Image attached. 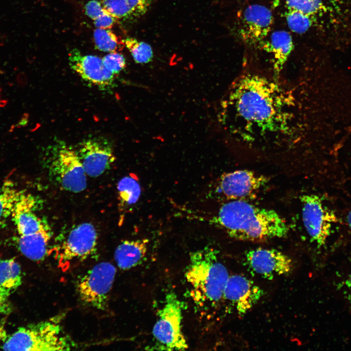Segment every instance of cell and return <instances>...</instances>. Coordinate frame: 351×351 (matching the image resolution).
<instances>
[{"label":"cell","instance_id":"7a4b0ae2","mask_svg":"<svg viewBox=\"0 0 351 351\" xmlns=\"http://www.w3.org/2000/svg\"><path fill=\"white\" fill-rule=\"evenodd\" d=\"M234 239L263 241L281 238L288 233L285 220L275 211L253 205L244 200L223 204L211 221Z\"/></svg>","mask_w":351,"mask_h":351},{"label":"cell","instance_id":"83f0119b","mask_svg":"<svg viewBox=\"0 0 351 351\" xmlns=\"http://www.w3.org/2000/svg\"><path fill=\"white\" fill-rule=\"evenodd\" d=\"M102 59L105 67L114 75L118 74L126 66L124 57L118 52L110 53Z\"/></svg>","mask_w":351,"mask_h":351},{"label":"cell","instance_id":"44dd1931","mask_svg":"<svg viewBox=\"0 0 351 351\" xmlns=\"http://www.w3.org/2000/svg\"><path fill=\"white\" fill-rule=\"evenodd\" d=\"M51 233L47 229L25 235H19L18 248L27 258L33 261L42 260L48 254Z\"/></svg>","mask_w":351,"mask_h":351},{"label":"cell","instance_id":"e0dca14e","mask_svg":"<svg viewBox=\"0 0 351 351\" xmlns=\"http://www.w3.org/2000/svg\"><path fill=\"white\" fill-rule=\"evenodd\" d=\"M35 204V198L24 191L11 215L19 235H28L47 229L34 213Z\"/></svg>","mask_w":351,"mask_h":351},{"label":"cell","instance_id":"d6a6232c","mask_svg":"<svg viewBox=\"0 0 351 351\" xmlns=\"http://www.w3.org/2000/svg\"><path fill=\"white\" fill-rule=\"evenodd\" d=\"M6 338L5 332L4 331L3 327L0 323V341L1 340L4 341Z\"/></svg>","mask_w":351,"mask_h":351},{"label":"cell","instance_id":"1f68e13d","mask_svg":"<svg viewBox=\"0 0 351 351\" xmlns=\"http://www.w3.org/2000/svg\"><path fill=\"white\" fill-rule=\"evenodd\" d=\"M344 291L347 299L351 302V271L344 282Z\"/></svg>","mask_w":351,"mask_h":351},{"label":"cell","instance_id":"cb8c5ba5","mask_svg":"<svg viewBox=\"0 0 351 351\" xmlns=\"http://www.w3.org/2000/svg\"><path fill=\"white\" fill-rule=\"evenodd\" d=\"M23 192L18 189L9 181L0 186V221L11 216Z\"/></svg>","mask_w":351,"mask_h":351},{"label":"cell","instance_id":"836d02e7","mask_svg":"<svg viewBox=\"0 0 351 351\" xmlns=\"http://www.w3.org/2000/svg\"><path fill=\"white\" fill-rule=\"evenodd\" d=\"M347 222L349 228L351 230V211L349 212L347 216Z\"/></svg>","mask_w":351,"mask_h":351},{"label":"cell","instance_id":"ba28073f","mask_svg":"<svg viewBox=\"0 0 351 351\" xmlns=\"http://www.w3.org/2000/svg\"><path fill=\"white\" fill-rule=\"evenodd\" d=\"M116 272L115 266L108 262L99 263L88 271L77 284L81 300L95 308L105 310Z\"/></svg>","mask_w":351,"mask_h":351},{"label":"cell","instance_id":"484cf974","mask_svg":"<svg viewBox=\"0 0 351 351\" xmlns=\"http://www.w3.org/2000/svg\"><path fill=\"white\" fill-rule=\"evenodd\" d=\"M94 40L97 48L100 51L118 52L123 47L124 42L110 29H96L94 32Z\"/></svg>","mask_w":351,"mask_h":351},{"label":"cell","instance_id":"52a82bcc","mask_svg":"<svg viewBox=\"0 0 351 351\" xmlns=\"http://www.w3.org/2000/svg\"><path fill=\"white\" fill-rule=\"evenodd\" d=\"M304 226L311 241L321 247L332 234L334 225L338 222L335 212L316 195H304L300 197Z\"/></svg>","mask_w":351,"mask_h":351},{"label":"cell","instance_id":"8992f818","mask_svg":"<svg viewBox=\"0 0 351 351\" xmlns=\"http://www.w3.org/2000/svg\"><path fill=\"white\" fill-rule=\"evenodd\" d=\"M286 8L305 13L318 26L335 35L348 29L351 22V0H283Z\"/></svg>","mask_w":351,"mask_h":351},{"label":"cell","instance_id":"7c38bea8","mask_svg":"<svg viewBox=\"0 0 351 351\" xmlns=\"http://www.w3.org/2000/svg\"><path fill=\"white\" fill-rule=\"evenodd\" d=\"M269 178L253 171L240 170L223 174L215 193L226 200H244L254 195L269 182Z\"/></svg>","mask_w":351,"mask_h":351},{"label":"cell","instance_id":"3957f363","mask_svg":"<svg viewBox=\"0 0 351 351\" xmlns=\"http://www.w3.org/2000/svg\"><path fill=\"white\" fill-rule=\"evenodd\" d=\"M217 253L207 246L190 254L185 275L192 297L199 307H214L223 300L229 275Z\"/></svg>","mask_w":351,"mask_h":351},{"label":"cell","instance_id":"603a6c76","mask_svg":"<svg viewBox=\"0 0 351 351\" xmlns=\"http://www.w3.org/2000/svg\"><path fill=\"white\" fill-rule=\"evenodd\" d=\"M117 190L121 211L133 206L138 201L141 192L139 183L132 176L121 178L117 183Z\"/></svg>","mask_w":351,"mask_h":351},{"label":"cell","instance_id":"ffe728a7","mask_svg":"<svg viewBox=\"0 0 351 351\" xmlns=\"http://www.w3.org/2000/svg\"><path fill=\"white\" fill-rule=\"evenodd\" d=\"M153 0H102L103 8L116 19L133 20L144 15Z\"/></svg>","mask_w":351,"mask_h":351},{"label":"cell","instance_id":"7402d4cb","mask_svg":"<svg viewBox=\"0 0 351 351\" xmlns=\"http://www.w3.org/2000/svg\"><path fill=\"white\" fill-rule=\"evenodd\" d=\"M21 283L20 266L13 259L0 260V292L8 298Z\"/></svg>","mask_w":351,"mask_h":351},{"label":"cell","instance_id":"9c48e42d","mask_svg":"<svg viewBox=\"0 0 351 351\" xmlns=\"http://www.w3.org/2000/svg\"><path fill=\"white\" fill-rule=\"evenodd\" d=\"M53 155L51 171L62 189L78 193L87 186V175L76 151L63 142L57 144Z\"/></svg>","mask_w":351,"mask_h":351},{"label":"cell","instance_id":"d6986e66","mask_svg":"<svg viewBox=\"0 0 351 351\" xmlns=\"http://www.w3.org/2000/svg\"><path fill=\"white\" fill-rule=\"evenodd\" d=\"M147 239L125 240L116 249L114 259L122 270H129L141 263L148 250Z\"/></svg>","mask_w":351,"mask_h":351},{"label":"cell","instance_id":"f546056e","mask_svg":"<svg viewBox=\"0 0 351 351\" xmlns=\"http://www.w3.org/2000/svg\"><path fill=\"white\" fill-rule=\"evenodd\" d=\"M116 20L106 11L104 14L94 20V24L98 28L110 29L116 22Z\"/></svg>","mask_w":351,"mask_h":351},{"label":"cell","instance_id":"2e32d148","mask_svg":"<svg viewBox=\"0 0 351 351\" xmlns=\"http://www.w3.org/2000/svg\"><path fill=\"white\" fill-rule=\"evenodd\" d=\"M263 290L247 277L239 274L229 276L223 300L231 304L240 316L245 314L263 295Z\"/></svg>","mask_w":351,"mask_h":351},{"label":"cell","instance_id":"9a60e30c","mask_svg":"<svg viewBox=\"0 0 351 351\" xmlns=\"http://www.w3.org/2000/svg\"><path fill=\"white\" fill-rule=\"evenodd\" d=\"M69 64L84 81L103 91H109L115 86V75L104 66L102 59L93 55H83L77 49L70 51Z\"/></svg>","mask_w":351,"mask_h":351},{"label":"cell","instance_id":"4fadbf2b","mask_svg":"<svg viewBox=\"0 0 351 351\" xmlns=\"http://www.w3.org/2000/svg\"><path fill=\"white\" fill-rule=\"evenodd\" d=\"M75 150L86 174L92 177L102 175L116 159L112 145L102 137L86 138Z\"/></svg>","mask_w":351,"mask_h":351},{"label":"cell","instance_id":"4316f807","mask_svg":"<svg viewBox=\"0 0 351 351\" xmlns=\"http://www.w3.org/2000/svg\"><path fill=\"white\" fill-rule=\"evenodd\" d=\"M123 42L136 62L144 64L152 60L153 51L149 44L131 37L126 38Z\"/></svg>","mask_w":351,"mask_h":351},{"label":"cell","instance_id":"ac0fdd59","mask_svg":"<svg viewBox=\"0 0 351 351\" xmlns=\"http://www.w3.org/2000/svg\"><path fill=\"white\" fill-rule=\"evenodd\" d=\"M268 42L262 47L270 55V76L280 79V73L293 48L292 39L288 32L278 30L271 34Z\"/></svg>","mask_w":351,"mask_h":351},{"label":"cell","instance_id":"4dcf8cb0","mask_svg":"<svg viewBox=\"0 0 351 351\" xmlns=\"http://www.w3.org/2000/svg\"><path fill=\"white\" fill-rule=\"evenodd\" d=\"M11 311L8 298L4 296L0 292V313L8 314Z\"/></svg>","mask_w":351,"mask_h":351},{"label":"cell","instance_id":"f1b7e54d","mask_svg":"<svg viewBox=\"0 0 351 351\" xmlns=\"http://www.w3.org/2000/svg\"><path fill=\"white\" fill-rule=\"evenodd\" d=\"M86 15L91 19L95 20L104 14L106 11L103 8L101 2L97 0L88 1L85 6Z\"/></svg>","mask_w":351,"mask_h":351},{"label":"cell","instance_id":"277c9868","mask_svg":"<svg viewBox=\"0 0 351 351\" xmlns=\"http://www.w3.org/2000/svg\"><path fill=\"white\" fill-rule=\"evenodd\" d=\"M72 346L58 323L52 320L22 327L3 341L6 351H66Z\"/></svg>","mask_w":351,"mask_h":351},{"label":"cell","instance_id":"d4e9b609","mask_svg":"<svg viewBox=\"0 0 351 351\" xmlns=\"http://www.w3.org/2000/svg\"><path fill=\"white\" fill-rule=\"evenodd\" d=\"M285 16L289 28L297 34L305 33L318 25L313 18L298 10L286 8Z\"/></svg>","mask_w":351,"mask_h":351},{"label":"cell","instance_id":"8fae6325","mask_svg":"<svg viewBox=\"0 0 351 351\" xmlns=\"http://www.w3.org/2000/svg\"><path fill=\"white\" fill-rule=\"evenodd\" d=\"M273 22V14L268 7L258 4L249 5L237 13L235 33L246 44L260 46L269 35Z\"/></svg>","mask_w":351,"mask_h":351},{"label":"cell","instance_id":"6da1fadb","mask_svg":"<svg viewBox=\"0 0 351 351\" xmlns=\"http://www.w3.org/2000/svg\"><path fill=\"white\" fill-rule=\"evenodd\" d=\"M280 82L246 69L233 83L227 105L238 139L252 143L294 134L295 100Z\"/></svg>","mask_w":351,"mask_h":351},{"label":"cell","instance_id":"5b68a950","mask_svg":"<svg viewBox=\"0 0 351 351\" xmlns=\"http://www.w3.org/2000/svg\"><path fill=\"white\" fill-rule=\"evenodd\" d=\"M182 308L181 301L175 292L167 294L152 330L154 350L183 351L188 348L182 331Z\"/></svg>","mask_w":351,"mask_h":351},{"label":"cell","instance_id":"30bf717a","mask_svg":"<svg viewBox=\"0 0 351 351\" xmlns=\"http://www.w3.org/2000/svg\"><path fill=\"white\" fill-rule=\"evenodd\" d=\"M98 234L91 223L79 224L69 230L54 248L60 265L74 260H84L96 250Z\"/></svg>","mask_w":351,"mask_h":351},{"label":"cell","instance_id":"5bb4252c","mask_svg":"<svg viewBox=\"0 0 351 351\" xmlns=\"http://www.w3.org/2000/svg\"><path fill=\"white\" fill-rule=\"evenodd\" d=\"M246 261L254 274L268 280L288 274L292 269V261L287 255L273 249L257 248L248 251Z\"/></svg>","mask_w":351,"mask_h":351}]
</instances>
